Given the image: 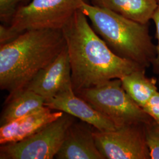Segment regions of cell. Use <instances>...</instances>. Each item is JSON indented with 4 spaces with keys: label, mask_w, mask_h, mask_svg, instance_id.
I'll list each match as a JSON object with an SVG mask.
<instances>
[{
    "label": "cell",
    "mask_w": 159,
    "mask_h": 159,
    "mask_svg": "<svg viewBox=\"0 0 159 159\" xmlns=\"http://www.w3.org/2000/svg\"><path fill=\"white\" fill-rule=\"evenodd\" d=\"M62 30L75 93L144 68L116 54L97 34L80 9Z\"/></svg>",
    "instance_id": "cell-1"
},
{
    "label": "cell",
    "mask_w": 159,
    "mask_h": 159,
    "mask_svg": "<svg viewBox=\"0 0 159 159\" xmlns=\"http://www.w3.org/2000/svg\"><path fill=\"white\" fill-rule=\"evenodd\" d=\"M66 47L62 30H33L0 46V89L10 95L23 89Z\"/></svg>",
    "instance_id": "cell-2"
},
{
    "label": "cell",
    "mask_w": 159,
    "mask_h": 159,
    "mask_svg": "<svg viewBox=\"0 0 159 159\" xmlns=\"http://www.w3.org/2000/svg\"><path fill=\"white\" fill-rule=\"evenodd\" d=\"M94 30L108 47L119 57L147 69L152 66L156 46L150 34L148 24L127 18L85 0L80 8Z\"/></svg>",
    "instance_id": "cell-3"
},
{
    "label": "cell",
    "mask_w": 159,
    "mask_h": 159,
    "mask_svg": "<svg viewBox=\"0 0 159 159\" xmlns=\"http://www.w3.org/2000/svg\"><path fill=\"white\" fill-rule=\"evenodd\" d=\"M75 94L110 120L117 128L147 123L153 120L127 94L120 79L109 80Z\"/></svg>",
    "instance_id": "cell-4"
},
{
    "label": "cell",
    "mask_w": 159,
    "mask_h": 159,
    "mask_svg": "<svg viewBox=\"0 0 159 159\" xmlns=\"http://www.w3.org/2000/svg\"><path fill=\"white\" fill-rule=\"evenodd\" d=\"M83 0H31L20 6L8 26L18 36L33 30H62Z\"/></svg>",
    "instance_id": "cell-5"
},
{
    "label": "cell",
    "mask_w": 159,
    "mask_h": 159,
    "mask_svg": "<svg viewBox=\"0 0 159 159\" xmlns=\"http://www.w3.org/2000/svg\"><path fill=\"white\" fill-rule=\"evenodd\" d=\"M64 113L57 120L21 141L1 145V159H52L61 146L69 127L76 120Z\"/></svg>",
    "instance_id": "cell-6"
},
{
    "label": "cell",
    "mask_w": 159,
    "mask_h": 159,
    "mask_svg": "<svg viewBox=\"0 0 159 159\" xmlns=\"http://www.w3.org/2000/svg\"><path fill=\"white\" fill-rule=\"evenodd\" d=\"M145 124H131L114 130L100 131L94 128L97 148L105 159H150Z\"/></svg>",
    "instance_id": "cell-7"
},
{
    "label": "cell",
    "mask_w": 159,
    "mask_h": 159,
    "mask_svg": "<svg viewBox=\"0 0 159 159\" xmlns=\"http://www.w3.org/2000/svg\"><path fill=\"white\" fill-rule=\"evenodd\" d=\"M73 88L67 46L57 58L36 74L24 88L42 97L45 102Z\"/></svg>",
    "instance_id": "cell-8"
},
{
    "label": "cell",
    "mask_w": 159,
    "mask_h": 159,
    "mask_svg": "<svg viewBox=\"0 0 159 159\" xmlns=\"http://www.w3.org/2000/svg\"><path fill=\"white\" fill-rule=\"evenodd\" d=\"M45 106L54 110L61 111L73 116L100 131L114 130L117 129L113 123L91 105L78 96L70 88L61 92Z\"/></svg>",
    "instance_id": "cell-9"
},
{
    "label": "cell",
    "mask_w": 159,
    "mask_h": 159,
    "mask_svg": "<svg viewBox=\"0 0 159 159\" xmlns=\"http://www.w3.org/2000/svg\"><path fill=\"white\" fill-rule=\"evenodd\" d=\"M94 127L81 120H76L69 127L57 159H105L97 148Z\"/></svg>",
    "instance_id": "cell-10"
},
{
    "label": "cell",
    "mask_w": 159,
    "mask_h": 159,
    "mask_svg": "<svg viewBox=\"0 0 159 159\" xmlns=\"http://www.w3.org/2000/svg\"><path fill=\"white\" fill-rule=\"evenodd\" d=\"M47 106L0 127V144L18 142L31 136L63 115Z\"/></svg>",
    "instance_id": "cell-11"
},
{
    "label": "cell",
    "mask_w": 159,
    "mask_h": 159,
    "mask_svg": "<svg viewBox=\"0 0 159 159\" xmlns=\"http://www.w3.org/2000/svg\"><path fill=\"white\" fill-rule=\"evenodd\" d=\"M91 2L143 24L152 20L159 6L156 0H91Z\"/></svg>",
    "instance_id": "cell-12"
},
{
    "label": "cell",
    "mask_w": 159,
    "mask_h": 159,
    "mask_svg": "<svg viewBox=\"0 0 159 159\" xmlns=\"http://www.w3.org/2000/svg\"><path fill=\"white\" fill-rule=\"evenodd\" d=\"M6 104L1 114V125L33 113L45 106L42 97L34 92L23 89L9 95Z\"/></svg>",
    "instance_id": "cell-13"
},
{
    "label": "cell",
    "mask_w": 159,
    "mask_h": 159,
    "mask_svg": "<svg viewBox=\"0 0 159 159\" xmlns=\"http://www.w3.org/2000/svg\"><path fill=\"white\" fill-rule=\"evenodd\" d=\"M146 70H137L120 79L123 89L142 108L158 91L157 80L154 77H148L146 75Z\"/></svg>",
    "instance_id": "cell-14"
},
{
    "label": "cell",
    "mask_w": 159,
    "mask_h": 159,
    "mask_svg": "<svg viewBox=\"0 0 159 159\" xmlns=\"http://www.w3.org/2000/svg\"><path fill=\"white\" fill-rule=\"evenodd\" d=\"M145 137L150 159H159V124L153 119L145 124Z\"/></svg>",
    "instance_id": "cell-15"
},
{
    "label": "cell",
    "mask_w": 159,
    "mask_h": 159,
    "mask_svg": "<svg viewBox=\"0 0 159 159\" xmlns=\"http://www.w3.org/2000/svg\"><path fill=\"white\" fill-rule=\"evenodd\" d=\"M24 0H0V18L2 21H10L19 6Z\"/></svg>",
    "instance_id": "cell-16"
},
{
    "label": "cell",
    "mask_w": 159,
    "mask_h": 159,
    "mask_svg": "<svg viewBox=\"0 0 159 159\" xmlns=\"http://www.w3.org/2000/svg\"><path fill=\"white\" fill-rule=\"evenodd\" d=\"M143 109L159 124V91L156 92Z\"/></svg>",
    "instance_id": "cell-17"
},
{
    "label": "cell",
    "mask_w": 159,
    "mask_h": 159,
    "mask_svg": "<svg viewBox=\"0 0 159 159\" xmlns=\"http://www.w3.org/2000/svg\"><path fill=\"white\" fill-rule=\"evenodd\" d=\"M152 20L156 25V39L157 40V43L156 46V57L152 64V70L154 73L159 75V6H158L156 11L154 14Z\"/></svg>",
    "instance_id": "cell-18"
},
{
    "label": "cell",
    "mask_w": 159,
    "mask_h": 159,
    "mask_svg": "<svg viewBox=\"0 0 159 159\" xmlns=\"http://www.w3.org/2000/svg\"><path fill=\"white\" fill-rule=\"evenodd\" d=\"M17 37V35L12 32L8 26L2 24L0 25V46L11 42Z\"/></svg>",
    "instance_id": "cell-19"
},
{
    "label": "cell",
    "mask_w": 159,
    "mask_h": 159,
    "mask_svg": "<svg viewBox=\"0 0 159 159\" xmlns=\"http://www.w3.org/2000/svg\"><path fill=\"white\" fill-rule=\"evenodd\" d=\"M157 1V2L158 3V5L159 6V0H156Z\"/></svg>",
    "instance_id": "cell-20"
},
{
    "label": "cell",
    "mask_w": 159,
    "mask_h": 159,
    "mask_svg": "<svg viewBox=\"0 0 159 159\" xmlns=\"http://www.w3.org/2000/svg\"><path fill=\"white\" fill-rule=\"evenodd\" d=\"M158 83H159V79H158Z\"/></svg>",
    "instance_id": "cell-21"
}]
</instances>
